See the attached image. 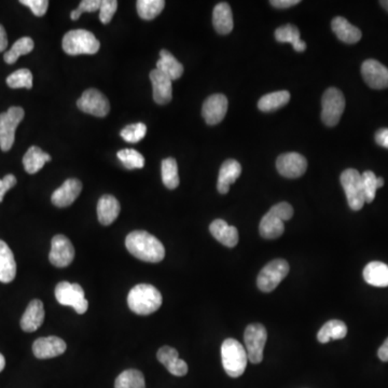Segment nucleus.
I'll return each mask as SVG.
<instances>
[{
    "instance_id": "obj_29",
    "label": "nucleus",
    "mask_w": 388,
    "mask_h": 388,
    "mask_svg": "<svg viewBox=\"0 0 388 388\" xmlns=\"http://www.w3.org/2000/svg\"><path fill=\"white\" fill-rule=\"evenodd\" d=\"M285 231L284 221L275 216L270 210L263 216L259 226L260 235L267 240H275L282 237Z\"/></svg>"
},
{
    "instance_id": "obj_48",
    "label": "nucleus",
    "mask_w": 388,
    "mask_h": 388,
    "mask_svg": "<svg viewBox=\"0 0 388 388\" xmlns=\"http://www.w3.org/2000/svg\"><path fill=\"white\" fill-rule=\"evenodd\" d=\"M376 144L388 149V129L378 130L376 133Z\"/></svg>"
},
{
    "instance_id": "obj_34",
    "label": "nucleus",
    "mask_w": 388,
    "mask_h": 388,
    "mask_svg": "<svg viewBox=\"0 0 388 388\" xmlns=\"http://www.w3.org/2000/svg\"><path fill=\"white\" fill-rule=\"evenodd\" d=\"M114 388H146L144 374L135 369L123 371L117 378Z\"/></svg>"
},
{
    "instance_id": "obj_42",
    "label": "nucleus",
    "mask_w": 388,
    "mask_h": 388,
    "mask_svg": "<svg viewBox=\"0 0 388 388\" xmlns=\"http://www.w3.org/2000/svg\"><path fill=\"white\" fill-rule=\"evenodd\" d=\"M101 0H84V1H81L78 9L71 11V19L73 21H77L80 18L82 13L99 11L101 9Z\"/></svg>"
},
{
    "instance_id": "obj_26",
    "label": "nucleus",
    "mask_w": 388,
    "mask_h": 388,
    "mask_svg": "<svg viewBox=\"0 0 388 388\" xmlns=\"http://www.w3.org/2000/svg\"><path fill=\"white\" fill-rule=\"evenodd\" d=\"M331 27H332L335 36L341 41L348 43V45L358 43L363 36L359 28L352 25L346 19L342 18V16H337V18L333 19Z\"/></svg>"
},
{
    "instance_id": "obj_6",
    "label": "nucleus",
    "mask_w": 388,
    "mask_h": 388,
    "mask_svg": "<svg viewBox=\"0 0 388 388\" xmlns=\"http://www.w3.org/2000/svg\"><path fill=\"white\" fill-rule=\"evenodd\" d=\"M340 179L350 208L356 212L361 210L365 203L361 173L354 169H348L343 171Z\"/></svg>"
},
{
    "instance_id": "obj_8",
    "label": "nucleus",
    "mask_w": 388,
    "mask_h": 388,
    "mask_svg": "<svg viewBox=\"0 0 388 388\" xmlns=\"http://www.w3.org/2000/svg\"><path fill=\"white\" fill-rule=\"evenodd\" d=\"M345 97L338 88H328L322 99V120L327 126H335L340 121L344 109Z\"/></svg>"
},
{
    "instance_id": "obj_47",
    "label": "nucleus",
    "mask_w": 388,
    "mask_h": 388,
    "mask_svg": "<svg viewBox=\"0 0 388 388\" xmlns=\"http://www.w3.org/2000/svg\"><path fill=\"white\" fill-rule=\"evenodd\" d=\"M270 3L275 8L286 9L300 3V0H271Z\"/></svg>"
},
{
    "instance_id": "obj_32",
    "label": "nucleus",
    "mask_w": 388,
    "mask_h": 388,
    "mask_svg": "<svg viewBox=\"0 0 388 388\" xmlns=\"http://www.w3.org/2000/svg\"><path fill=\"white\" fill-rule=\"evenodd\" d=\"M348 335V327L342 320L332 319L322 327L317 333V339L320 343H328L331 340H341Z\"/></svg>"
},
{
    "instance_id": "obj_19",
    "label": "nucleus",
    "mask_w": 388,
    "mask_h": 388,
    "mask_svg": "<svg viewBox=\"0 0 388 388\" xmlns=\"http://www.w3.org/2000/svg\"><path fill=\"white\" fill-rule=\"evenodd\" d=\"M156 357L173 376H184L188 373V365L179 358L178 352L175 348L163 346L158 350Z\"/></svg>"
},
{
    "instance_id": "obj_43",
    "label": "nucleus",
    "mask_w": 388,
    "mask_h": 388,
    "mask_svg": "<svg viewBox=\"0 0 388 388\" xmlns=\"http://www.w3.org/2000/svg\"><path fill=\"white\" fill-rule=\"evenodd\" d=\"M117 9H118L117 0H103L99 9V20L101 23L108 24L111 19L114 18Z\"/></svg>"
},
{
    "instance_id": "obj_5",
    "label": "nucleus",
    "mask_w": 388,
    "mask_h": 388,
    "mask_svg": "<svg viewBox=\"0 0 388 388\" xmlns=\"http://www.w3.org/2000/svg\"><path fill=\"white\" fill-rule=\"evenodd\" d=\"M25 112L21 107H10L8 110L0 114V149L7 152L12 148L16 141V131L22 122Z\"/></svg>"
},
{
    "instance_id": "obj_18",
    "label": "nucleus",
    "mask_w": 388,
    "mask_h": 388,
    "mask_svg": "<svg viewBox=\"0 0 388 388\" xmlns=\"http://www.w3.org/2000/svg\"><path fill=\"white\" fill-rule=\"evenodd\" d=\"M150 80L154 88V101L159 105L169 104L173 97V81L156 69L150 73Z\"/></svg>"
},
{
    "instance_id": "obj_30",
    "label": "nucleus",
    "mask_w": 388,
    "mask_h": 388,
    "mask_svg": "<svg viewBox=\"0 0 388 388\" xmlns=\"http://www.w3.org/2000/svg\"><path fill=\"white\" fill-rule=\"evenodd\" d=\"M275 38L278 43H288L293 45L297 52H304L306 43L301 40L300 31L293 24L280 26L275 31Z\"/></svg>"
},
{
    "instance_id": "obj_11",
    "label": "nucleus",
    "mask_w": 388,
    "mask_h": 388,
    "mask_svg": "<svg viewBox=\"0 0 388 388\" xmlns=\"http://www.w3.org/2000/svg\"><path fill=\"white\" fill-rule=\"evenodd\" d=\"M77 106L81 111L94 117L104 118L110 111V104L106 96L96 88H88L77 101Z\"/></svg>"
},
{
    "instance_id": "obj_15",
    "label": "nucleus",
    "mask_w": 388,
    "mask_h": 388,
    "mask_svg": "<svg viewBox=\"0 0 388 388\" xmlns=\"http://www.w3.org/2000/svg\"><path fill=\"white\" fill-rule=\"evenodd\" d=\"M228 111V99L223 94H214L203 104L202 116L210 125H216L225 119Z\"/></svg>"
},
{
    "instance_id": "obj_51",
    "label": "nucleus",
    "mask_w": 388,
    "mask_h": 388,
    "mask_svg": "<svg viewBox=\"0 0 388 388\" xmlns=\"http://www.w3.org/2000/svg\"><path fill=\"white\" fill-rule=\"evenodd\" d=\"M5 359L3 357V354H0V372L5 369Z\"/></svg>"
},
{
    "instance_id": "obj_9",
    "label": "nucleus",
    "mask_w": 388,
    "mask_h": 388,
    "mask_svg": "<svg viewBox=\"0 0 388 388\" xmlns=\"http://www.w3.org/2000/svg\"><path fill=\"white\" fill-rule=\"evenodd\" d=\"M56 298L60 304L71 306L80 315L88 311V300L84 295V289L78 284L60 282L56 287Z\"/></svg>"
},
{
    "instance_id": "obj_44",
    "label": "nucleus",
    "mask_w": 388,
    "mask_h": 388,
    "mask_svg": "<svg viewBox=\"0 0 388 388\" xmlns=\"http://www.w3.org/2000/svg\"><path fill=\"white\" fill-rule=\"evenodd\" d=\"M20 3L31 9L36 16H43L48 10V0H21Z\"/></svg>"
},
{
    "instance_id": "obj_46",
    "label": "nucleus",
    "mask_w": 388,
    "mask_h": 388,
    "mask_svg": "<svg viewBox=\"0 0 388 388\" xmlns=\"http://www.w3.org/2000/svg\"><path fill=\"white\" fill-rule=\"evenodd\" d=\"M16 184V178L14 175H5L3 179H0V203L3 202L5 194Z\"/></svg>"
},
{
    "instance_id": "obj_16",
    "label": "nucleus",
    "mask_w": 388,
    "mask_h": 388,
    "mask_svg": "<svg viewBox=\"0 0 388 388\" xmlns=\"http://www.w3.org/2000/svg\"><path fill=\"white\" fill-rule=\"evenodd\" d=\"M81 191H82V184L80 180L69 178L53 192L51 201L58 207L71 206L78 199Z\"/></svg>"
},
{
    "instance_id": "obj_49",
    "label": "nucleus",
    "mask_w": 388,
    "mask_h": 388,
    "mask_svg": "<svg viewBox=\"0 0 388 388\" xmlns=\"http://www.w3.org/2000/svg\"><path fill=\"white\" fill-rule=\"evenodd\" d=\"M8 47V37L3 26L0 24V52H3Z\"/></svg>"
},
{
    "instance_id": "obj_20",
    "label": "nucleus",
    "mask_w": 388,
    "mask_h": 388,
    "mask_svg": "<svg viewBox=\"0 0 388 388\" xmlns=\"http://www.w3.org/2000/svg\"><path fill=\"white\" fill-rule=\"evenodd\" d=\"M45 320V308L43 303L38 299L31 301L25 313L21 318V328L25 332H34L38 330Z\"/></svg>"
},
{
    "instance_id": "obj_3",
    "label": "nucleus",
    "mask_w": 388,
    "mask_h": 388,
    "mask_svg": "<svg viewBox=\"0 0 388 388\" xmlns=\"http://www.w3.org/2000/svg\"><path fill=\"white\" fill-rule=\"evenodd\" d=\"M221 361L228 376L239 378L247 367V352L239 341L227 339L222 343Z\"/></svg>"
},
{
    "instance_id": "obj_17",
    "label": "nucleus",
    "mask_w": 388,
    "mask_h": 388,
    "mask_svg": "<svg viewBox=\"0 0 388 388\" xmlns=\"http://www.w3.org/2000/svg\"><path fill=\"white\" fill-rule=\"evenodd\" d=\"M66 348V343L62 339L48 337L37 339L33 344V352L38 359H49L65 353Z\"/></svg>"
},
{
    "instance_id": "obj_28",
    "label": "nucleus",
    "mask_w": 388,
    "mask_h": 388,
    "mask_svg": "<svg viewBox=\"0 0 388 388\" xmlns=\"http://www.w3.org/2000/svg\"><path fill=\"white\" fill-rule=\"evenodd\" d=\"M156 69L169 77L171 81L180 78L184 73V66L167 50H161L160 60L156 62Z\"/></svg>"
},
{
    "instance_id": "obj_25",
    "label": "nucleus",
    "mask_w": 388,
    "mask_h": 388,
    "mask_svg": "<svg viewBox=\"0 0 388 388\" xmlns=\"http://www.w3.org/2000/svg\"><path fill=\"white\" fill-rule=\"evenodd\" d=\"M213 24L215 29L220 35H228L233 31V13L227 3H218L213 12Z\"/></svg>"
},
{
    "instance_id": "obj_50",
    "label": "nucleus",
    "mask_w": 388,
    "mask_h": 388,
    "mask_svg": "<svg viewBox=\"0 0 388 388\" xmlns=\"http://www.w3.org/2000/svg\"><path fill=\"white\" fill-rule=\"evenodd\" d=\"M378 358L382 361H388V338L386 339L385 342L382 344L378 352Z\"/></svg>"
},
{
    "instance_id": "obj_31",
    "label": "nucleus",
    "mask_w": 388,
    "mask_h": 388,
    "mask_svg": "<svg viewBox=\"0 0 388 388\" xmlns=\"http://www.w3.org/2000/svg\"><path fill=\"white\" fill-rule=\"evenodd\" d=\"M52 160L50 154L43 151L39 147L33 146L28 149L23 158V165L28 174L38 173L47 162Z\"/></svg>"
},
{
    "instance_id": "obj_41",
    "label": "nucleus",
    "mask_w": 388,
    "mask_h": 388,
    "mask_svg": "<svg viewBox=\"0 0 388 388\" xmlns=\"http://www.w3.org/2000/svg\"><path fill=\"white\" fill-rule=\"evenodd\" d=\"M147 126L144 123H135L128 125L122 130L121 135L122 138L126 143H131V144H136L141 139H144L146 136Z\"/></svg>"
},
{
    "instance_id": "obj_22",
    "label": "nucleus",
    "mask_w": 388,
    "mask_h": 388,
    "mask_svg": "<svg viewBox=\"0 0 388 388\" xmlns=\"http://www.w3.org/2000/svg\"><path fill=\"white\" fill-rule=\"evenodd\" d=\"M210 231L218 242L227 247H235L239 243V231L237 228L228 225L225 220H214L210 223Z\"/></svg>"
},
{
    "instance_id": "obj_27",
    "label": "nucleus",
    "mask_w": 388,
    "mask_h": 388,
    "mask_svg": "<svg viewBox=\"0 0 388 388\" xmlns=\"http://www.w3.org/2000/svg\"><path fill=\"white\" fill-rule=\"evenodd\" d=\"M363 278L374 287H388V265L380 261H373L365 265Z\"/></svg>"
},
{
    "instance_id": "obj_13",
    "label": "nucleus",
    "mask_w": 388,
    "mask_h": 388,
    "mask_svg": "<svg viewBox=\"0 0 388 388\" xmlns=\"http://www.w3.org/2000/svg\"><path fill=\"white\" fill-rule=\"evenodd\" d=\"M75 258V248L67 237L56 235L51 243L50 263L56 267H69Z\"/></svg>"
},
{
    "instance_id": "obj_7",
    "label": "nucleus",
    "mask_w": 388,
    "mask_h": 388,
    "mask_svg": "<svg viewBox=\"0 0 388 388\" xmlns=\"http://www.w3.org/2000/svg\"><path fill=\"white\" fill-rule=\"evenodd\" d=\"M289 273V265L284 259L273 260L260 271L257 285L263 293H271Z\"/></svg>"
},
{
    "instance_id": "obj_40",
    "label": "nucleus",
    "mask_w": 388,
    "mask_h": 388,
    "mask_svg": "<svg viewBox=\"0 0 388 388\" xmlns=\"http://www.w3.org/2000/svg\"><path fill=\"white\" fill-rule=\"evenodd\" d=\"M7 84L11 88H33V73L29 69H22L11 73L7 78Z\"/></svg>"
},
{
    "instance_id": "obj_38",
    "label": "nucleus",
    "mask_w": 388,
    "mask_h": 388,
    "mask_svg": "<svg viewBox=\"0 0 388 388\" xmlns=\"http://www.w3.org/2000/svg\"><path fill=\"white\" fill-rule=\"evenodd\" d=\"M363 179V192H365V203H372L376 199V190L384 186V179L376 177L371 171H365L361 175Z\"/></svg>"
},
{
    "instance_id": "obj_35",
    "label": "nucleus",
    "mask_w": 388,
    "mask_h": 388,
    "mask_svg": "<svg viewBox=\"0 0 388 388\" xmlns=\"http://www.w3.org/2000/svg\"><path fill=\"white\" fill-rule=\"evenodd\" d=\"M34 47H35V43H34L33 39L29 38V37L20 38L13 45L12 48L8 52H5L3 60H5V63L12 65L18 61L20 56L31 53L32 51L34 50Z\"/></svg>"
},
{
    "instance_id": "obj_21",
    "label": "nucleus",
    "mask_w": 388,
    "mask_h": 388,
    "mask_svg": "<svg viewBox=\"0 0 388 388\" xmlns=\"http://www.w3.org/2000/svg\"><path fill=\"white\" fill-rule=\"evenodd\" d=\"M241 174H242V167L237 160L230 159L223 162L218 176L217 189L219 193L227 194L231 184L237 182Z\"/></svg>"
},
{
    "instance_id": "obj_10",
    "label": "nucleus",
    "mask_w": 388,
    "mask_h": 388,
    "mask_svg": "<svg viewBox=\"0 0 388 388\" xmlns=\"http://www.w3.org/2000/svg\"><path fill=\"white\" fill-rule=\"evenodd\" d=\"M267 339V329L261 324H252L246 328L244 333L245 350L247 352L250 363H260L263 361Z\"/></svg>"
},
{
    "instance_id": "obj_2",
    "label": "nucleus",
    "mask_w": 388,
    "mask_h": 388,
    "mask_svg": "<svg viewBox=\"0 0 388 388\" xmlns=\"http://www.w3.org/2000/svg\"><path fill=\"white\" fill-rule=\"evenodd\" d=\"M162 295L154 286L139 284L128 295L130 310L137 315H150L161 308Z\"/></svg>"
},
{
    "instance_id": "obj_12",
    "label": "nucleus",
    "mask_w": 388,
    "mask_h": 388,
    "mask_svg": "<svg viewBox=\"0 0 388 388\" xmlns=\"http://www.w3.org/2000/svg\"><path fill=\"white\" fill-rule=\"evenodd\" d=\"M276 169L286 178H299L308 169V161L302 154L288 152L280 154L276 160Z\"/></svg>"
},
{
    "instance_id": "obj_24",
    "label": "nucleus",
    "mask_w": 388,
    "mask_h": 388,
    "mask_svg": "<svg viewBox=\"0 0 388 388\" xmlns=\"http://www.w3.org/2000/svg\"><path fill=\"white\" fill-rule=\"evenodd\" d=\"M121 206L112 195H103L97 203V217L103 226H109L118 218Z\"/></svg>"
},
{
    "instance_id": "obj_36",
    "label": "nucleus",
    "mask_w": 388,
    "mask_h": 388,
    "mask_svg": "<svg viewBox=\"0 0 388 388\" xmlns=\"http://www.w3.org/2000/svg\"><path fill=\"white\" fill-rule=\"evenodd\" d=\"M161 171L162 182L164 186L171 190L176 189L179 186L178 165H177L176 160L173 158L163 160Z\"/></svg>"
},
{
    "instance_id": "obj_52",
    "label": "nucleus",
    "mask_w": 388,
    "mask_h": 388,
    "mask_svg": "<svg viewBox=\"0 0 388 388\" xmlns=\"http://www.w3.org/2000/svg\"><path fill=\"white\" fill-rule=\"evenodd\" d=\"M380 5L385 9L386 11H388V0H383V1H380Z\"/></svg>"
},
{
    "instance_id": "obj_14",
    "label": "nucleus",
    "mask_w": 388,
    "mask_h": 388,
    "mask_svg": "<svg viewBox=\"0 0 388 388\" xmlns=\"http://www.w3.org/2000/svg\"><path fill=\"white\" fill-rule=\"evenodd\" d=\"M361 75L365 84L374 90L388 88V69L376 60H367L361 65Z\"/></svg>"
},
{
    "instance_id": "obj_23",
    "label": "nucleus",
    "mask_w": 388,
    "mask_h": 388,
    "mask_svg": "<svg viewBox=\"0 0 388 388\" xmlns=\"http://www.w3.org/2000/svg\"><path fill=\"white\" fill-rule=\"evenodd\" d=\"M16 276V263L7 243L0 240V282L9 284Z\"/></svg>"
},
{
    "instance_id": "obj_1",
    "label": "nucleus",
    "mask_w": 388,
    "mask_h": 388,
    "mask_svg": "<svg viewBox=\"0 0 388 388\" xmlns=\"http://www.w3.org/2000/svg\"><path fill=\"white\" fill-rule=\"evenodd\" d=\"M125 246L134 257L145 263H159L165 257L163 244L146 231L130 233L126 237Z\"/></svg>"
},
{
    "instance_id": "obj_39",
    "label": "nucleus",
    "mask_w": 388,
    "mask_h": 388,
    "mask_svg": "<svg viewBox=\"0 0 388 388\" xmlns=\"http://www.w3.org/2000/svg\"><path fill=\"white\" fill-rule=\"evenodd\" d=\"M119 160L128 169H143L145 167V158L134 149H123L117 154Z\"/></svg>"
},
{
    "instance_id": "obj_33",
    "label": "nucleus",
    "mask_w": 388,
    "mask_h": 388,
    "mask_svg": "<svg viewBox=\"0 0 388 388\" xmlns=\"http://www.w3.org/2000/svg\"><path fill=\"white\" fill-rule=\"evenodd\" d=\"M290 93L288 91H278L263 96L258 101V108L263 112H272L289 103Z\"/></svg>"
},
{
    "instance_id": "obj_37",
    "label": "nucleus",
    "mask_w": 388,
    "mask_h": 388,
    "mask_svg": "<svg viewBox=\"0 0 388 388\" xmlns=\"http://www.w3.org/2000/svg\"><path fill=\"white\" fill-rule=\"evenodd\" d=\"M137 12L143 20L151 21L159 16L165 7L163 0H138Z\"/></svg>"
},
{
    "instance_id": "obj_45",
    "label": "nucleus",
    "mask_w": 388,
    "mask_h": 388,
    "mask_svg": "<svg viewBox=\"0 0 388 388\" xmlns=\"http://www.w3.org/2000/svg\"><path fill=\"white\" fill-rule=\"evenodd\" d=\"M271 213L278 216L282 221H287L291 219L293 216V208L289 203L282 202L278 204L274 205L270 210Z\"/></svg>"
},
{
    "instance_id": "obj_4",
    "label": "nucleus",
    "mask_w": 388,
    "mask_h": 388,
    "mask_svg": "<svg viewBox=\"0 0 388 388\" xmlns=\"http://www.w3.org/2000/svg\"><path fill=\"white\" fill-rule=\"evenodd\" d=\"M63 50L69 56H82V54H95L101 48V43L96 39L94 34L86 29H75L64 36Z\"/></svg>"
}]
</instances>
